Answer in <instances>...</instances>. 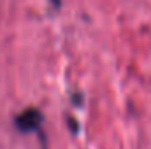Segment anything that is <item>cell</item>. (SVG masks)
I'll return each instance as SVG.
<instances>
[{"label":"cell","mask_w":151,"mask_h":149,"mask_svg":"<svg viewBox=\"0 0 151 149\" xmlns=\"http://www.w3.org/2000/svg\"><path fill=\"white\" fill-rule=\"evenodd\" d=\"M40 123V114L37 111H25L18 117V126L21 130H34Z\"/></svg>","instance_id":"1"}]
</instances>
